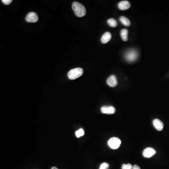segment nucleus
<instances>
[{
    "label": "nucleus",
    "mask_w": 169,
    "mask_h": 169,
    "mask_svg": "<svg viewBox=\"0 0 169 169\" xmlns=\"http://www.w3.org/2000/svg\"><path fill=\"white\" fill-rule=\"evenodd\" d=\"M156 151L153 148H147L143 151V155L145 157L150 158L151 157H153Z\"/></svg>",
    "instance_id": "nucleus-7"
},
{
    "label": "nucleus",
    "mask_w": 169,
    "mask_h": 169,
    "mask_svg": "<svg viewBox=\"0 0 169 169\" xmlns=\"http://www.w3.org/2000/svg\"><path fill=\"white\" fill-rule=\"evenodd\" d=\"M101 112L107 114H113L116 112V109L111 106H104L101 108Z\"/></svg>",
    "instance_id": "nucleus-6"
},
{
    "label": "nucleus",
    "mask_w": 169,
    "mask_h": 169,
    "mask_svg": "<svg viewBox=\"0 0 169 169\" xmlns=\"http://www.w3.org/2000/svg\"><path fill=\"white\" fill-rule=\"evenodd\" d=\"M2 2L5 5H8L10 4L12 2V0H2Z\"/></svg>",
    "instance_id": "nucleus-18"
},
{
    "label": "nucleus",
    "mask_w": 169,
    "mask_h": 169,
    "mask_svg": "<svg viewBox=\"0 0 169 169\" xmlns=\"http://www.w3.org/2000/svg\"><path fill=\"white\" fill-rule=\"evenodd\" d=\"M133 169H141V168H140V167L135 164V165H134V166H133Z\"/></svg>",
    "instance_id": "nucleus-19"
},
{
    "label": "nucleus",
    "mask_w": 169,
    "mask_h": 169,
    "mask_svg": "<svg viewBox=\"0 0 169 169\" xmlns=\"http://www.w3.org/2000/svg\"><path fill=\"white\" fill-rule=\"evenodd\" d=\"M107 23L109 26L112 27H116L117 25V23L115 19H110L108 20Z\"/></svg>",
    "instance_id": "nucleus-14"
},
{
    "label": "nucleus",
    "mask_w": 169,
    "mask_h": 169,
    "mask_svg": "<svg viewBox=\"0 0 169 169\" xmlns=\"http://www.w3.org/2000/svg\"><path fill=\"white\" fill-rule=\"evenodd\" d=\"M39 19L38 16L36 13L34 12L29 13L25 17V20L29 23H35Z\"/></svg>",
    "instance_id": "nucleus-5"
},
{
    "label": "nucleus",
    "mask_w": 169,
    "mask_h": 169,
    "mask_svg": "<svg viewBox=\"0 0 169 169\" xmlns=\"http://www.w3.org/2000/svg\"><path fill=\"white\" fill-rule=\"evenodd\" d=\"M72 10L76 16L81 18L86 14V8L82 4L78 2H74L72 4Z\"/></svg>",
    "instance_id": "nucleus-1"
},
{
    "label": "nucleus",
    "mask_w": 169,
    "mask_h": 169,
    "mask_svg": "<svg viewBox=\"0 0 169 169\" xmlns=\"http://www.w3.org/2000/svg\"><path fill=\"white\" fill-rule=\"evenodd\" d=\"M109 164L108 163H104L101 164L99 169H108L109 168Z\"/></svg>",
    "instance_id": "nucleus-17"
},
{
    "label": "nucleus",
    "mask_w": 169,
    "mask_h": 169,
    "mask_svg": "<svg viewBox=\"0 0 169 169\" xmlns=\"http://www.w3.org/2000/svg\"><path fill=\"white\" fill-rule=\"evenodd\" d=\"M111 34L109 32H106L105 33L101 38V42L103 44L108 43L111 39Z\"/></svg>",
    "instance_id": "nucleus-11"
},
{
    "label": "nucleus",
    "mask_w": 169,
    "mask_h": 169,
    "mask_svg": "<svg viewBox=\"0 0 169 169\" xmlns=\"http://www.w3.org/2000/svg\"><path fill=\"white\" fill-rule=\"evenodd\" d=\"M131 7L130 3L127 1H121L118 4V7L120 10H124L129 9Z\"/></svg>",
    "instance_id": "nucleus-10"
},
{
    "label": "nucleus",
    "mask_w": 169,
    "mask_h": 169,
    "mask_svg": "<svg viewBox=\"0 0 169 169\" xmlns=\"http://www.w3.org/2000/svg\"><path fill=\"white\" fill-rule=\"evenodd\" d=\"M128 31L126 29H123L121 30V37L123 41H126L128 40Z\"/></svg>",
    "instance_id": "nucleus-12"
},
{
    "label": "nucleus",
    "mask_w": 169,
    "mask_h": 169,
    "mask_svg": "<svg viewBox=\"0 0 169 169\" xmlns=\"http://www.w3.org/2000/svg\"><path fill=\"white\" fill-rule=\"evenodd\" d=\"M121 141L117 137H112L109 139L108 142V144L111 148L113 149H117L120 146Z\"/></svg>",
    "instance_id": "nucleus-4"
},
{
    "label": "nucleus",
    "mask_w": 169,
    "mask_h": 169,
    "mask_svg": "<svg viewBox=\"0 0 169 169\" xmlns=\"http://www.w3.org/2000/svg\"><path fill=\"white\" fill-rule=\"evenodd\" d=\"M51 169H58V168H56V167H52Z\"/></svg>",
    "instance_id": "nucleus-20"
},
{
    "label": "nucleus",
    "mask_w": 169,
    "mask_h": 169,
    "mask_svg": "<svg viewBox=\"0 0 169 169\" xmlns=\"http://www.w3.org/2000/svg\"><path fill=\"white\" fill-rule=\"evenodd\" d=\"M133 167L132 164H123L122 166V169H133Z\"/></svg>",
    "instance_id": "nucleus-16"
},
{
    "label": "nucleus",
    "mask_w": 169,
    "mask_h": 169,
    "mask_svg": "<svg viewBox=\"0 0 169 169\" xmlns=\"http://www.w3.org/2000/svg\"><path fill=\"white\" fill-rule=\"evenodd\" d=\"M120 20L122 24L126 26H130L131 25V22L130 20L124 16H121L120 17Z\"/></svg>",
    "instance_id": "nucleus-13"
},
{
    "label": "nucleus",
    "mask_w": 169,
    "mask_h": 169,
    "mask_svg": "<svg viewBox=\"0 0 169 169\" xmlns=\"http://www.w3.org/2000/svg\"><path fill=\"white\" fill-rule=\"evenodd\" d=\"M138 54L137 51L134 49H131L127 51L125 54V58L128 62H133L137 59Z\"/></svg>",
    "instance_id": "nucleus-3"
},
{
    "label": "nucleus",
    "mask_w": 169,
    "mask_h": 169,
    "mask_svg": "<svg viewBox=\"0 0 169 169\" xmlns=\"http://www.w3.org/2000/svg\"><path fill=\"white\" fill-rule=\"evenodd\" d=\"M107 83L111 87H115L117 84V78L114 75H111L107 80Z\"/></svg>",
    "instance_id": "nucleus-8"
},
{
    "label": "nucleus",
    "mask_w": 169,
    "mask_h": 169,
    "mask_svg": "<svg viewBox=\"0 0 169 169\" xmlns=\"http://www.w3.org/2000/svg\"><path fill=\"white\" fill-rule=\"evenodd\" d=\"M84 131L82 128L78 130L77 131L75 132L76 137H77V138H80V137H82V136H83L84 135Z\"/></svg>",
    "instance_id": "nucleus-15"
},
{
    "label": "nucleus",
    "mask_w": 169,
    "mask_h": 169,
    "mask_svg": "<svg viewBox=\"0 0 169 169\" xmlns=\"http://www.w3.org/2000/svg\"><path fill=\"white\" fill-rule=\"evenodd\" d=\"M153 125L154 126L155 129L157 130L160 131L163 130L164 127V124H163V122L161 121L159 119H155L153 121Z\"/></svg>",
    "instance_id": "nucleus-9"
},
{
    "label": "nucleus",
    "mask_w": 169,
    "mask_h": 169,
    "mask_svg": "<svg viewBox=\"0 0 169 169\" xmlns=\"http://www.w3.org/2000/svg\"><path fill=\"white\" fill-rule=\"evenodd\" d=\"M83 74V70L81 68L73 69L68 73V77L71 80H76L82 76Z\"/></svg>",
    "instance_id": "nucleus-2"
}]
</instances>
